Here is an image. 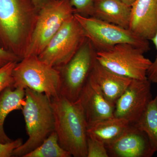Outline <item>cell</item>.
I'll use <instances>...</instances> for the list:
<instances>
[{"mask_svg":"<svg viewBox=\"0 0 157 157\" xmlns=\"http://www.w3.org/2000/svg\"><path fill=\"white\" fill-rule=\"evenodd\" d=\"M39 10L33 0H0V42L21 60L30 43Z\"/></svg>","mask_w":157,"mask_h":157,"instance_id":"cell-1","label":"cell"},{"mask_svg":"<svg viewBox=\"0 0 157 157\" xmlns=\"http://www.w3.org/2000/svg\"><path fill=\"white\" fill-rule=\"evenodd\" d=\"M59 143L74 157H87V124L81 105L61 95L51 99Z\"/></svg>","mask_w":157,"mask_h":157,"instance_id":"cell-2","label":"cell"},{"mask_svg":"<svg viewBox=\"0 0 157 157\" xmlns=\"http://www.w3.org/2000/svg\"><path fill=\"white\" fill-rule=\"evenodd\" d=\"M29 138L13 151L12 157H23L42 144L54 131V117L51 100L43 93L25 89L21 109Z\"/></svg>","mask_w":157,"mask_h":157,"instance_id":"cell-3","label":"cell"},{"mask_svg":"<svg viewBox=\"0 0 157 157\" xmlns=\"http://www.w3.org/2000/svg\"><path fill=\"white\" fill-rule=\"evenodd\" d=\"M13 88H29L43 93L51 100L60 95L61 79L56 68L38 56L24 58L15 65L12 74Z\"/></svg>","mask_w":157,"mask_h":157,"instance_id":"cell-4","label":"cell"},{"mask_svg":"<svg viewBox=\"0 0 157 157\" xmlns=\"http://www.w3.org/2000/svg\"><path fill=\"white\" fill-rule=\"evenodd\" d=\"M84 30L86 38L98 52L109 50L120 44H130L146 52L150 49L147 39L135 34L129 29L106 22L95 17L74 14Z\"/></svg>","mask_w":157,"mask_h":157,"instance_id":"cell-5","label":"cell"},{"mask_svg":"<svg viewBox=\"0 0 157 157\" xmlns=\"http://www.w3.org/2000/svg\"><path fill=\"white\" fill-rule=\"evenodd\" d=\"M97 52L87 38L67 63L55 67L60 76V95L72 102L78 101L97 61Z\"/></svg>","mask_w":157,"mask_h":157,"instance_id":"cell-6","label":"cell"},{"mask_svg":"<svg viewBox=\"0 0 157 157\" xmlns=\"http://www.w3.org/2000/svg\"><path fill=\"white\" fill-rule=\"evenodd\" d=\"M74 14L70 0H51L41 8L24 58L38 56L65 21Z\"/></svg>","mask_w":157,"mask_h":157,"instance_id":"cell-7","label":"cell"},{"mask_svg":"<svg viewBox=\"0 0 157 157\" xmlns=\"http://www.w3.org/2000/svg\"><path fill=\"white\" fill-rule=\"evenodd\" d=\"M142 49L130 44H118L108 50L97 52V59L107 69L132 79H147L152 62Z\"/></svg>","mask_w":157,"mask_h":157,"instance_id":"cell-8","label":"cell"},{"mask_svg":"<svg viewBox=\"0 0 157 157\" xmlns=\"http://www.w3.org/2000/svg\"><path fill=\"white\" fill-rule=\"evenodd\" d=\"M86 39L84 30L73 14L65 21L38 57L54 67L63 66L75 55Z\"/></svg>","mask_w":157,"mask_h":157,"instance_id":"cell-9","label":"cell"},{"mask_svg":"<svg viewBox=\"0 0 157 157\" xmlns=\"http://www.w3.org/2000/svg\"><path fill=\"white\" fill-rule=\"evenodd\" d=\"M151 83L147 78L132 79L116 103L114 117L137 124L153 99Z\"/></svg>","mask_w":157,"mask_h":157,"instance_id":"cell-10","label":"cell"},{"mask_svg":"<svg viewBox=\"0 0 157 157\" xmlns=\"http://www.w3.org/2000/svg\"><path fill=\"white\" fill-rule=\"evenodd\" d=\"M106 147L109 157H151L157 152L136 124H130L120 137Z\"/></svg>","mask_w":157,"mask_h":157,"instance_id":"cell-11","label":"cell"},{"mask_svg":"<svg viewBox=\"0 0 157 157\" xmlns=\"http://www.w3.org/2000/svg\"><path fill=\"white\" fill-rule=\"evenodd\" d=\"M77 101L81 105L87 125L114 117L115 104L104 97L90 77Z\"/></svg>","mask_w":157,"mask_h":157,"instance_id":"cell-12","label":"cell"},{"mask_svg":"<svg viewBox=\"0 0 157 157\" xmlns=\"http://www.w3.org/2000/svg\"><path fill=\"white\" fill-rule=\"evenodd\" d=\"M129 29L151 40L157 32V0H136L131 6Z\"/></svg>","mask_w":157,"mask_h":157,"instance_id":"cell-13","label":"cell"},{"mask_svg":"<svg viewBox=\"0 0 157 157\" xmlns=\"http://www.w3.org/2000/svg\"><path fill=\"white\" fill-rule=\"evenodd\" d=\"M90 78L98 85L104 97L115 105L132 80L112 72L97 59Z\"/></svg>","mask_w":157,"mask_h":157,"instance_id":"cell-14","label":"cell"},{"mask_svg":"<svg viewBox=\"0 0 157 157\" xmlns=\"http://www.w3.org/2000/svg\"><path fill=\"white\" fill-rule=\"evenodd\" d=\"M131 11L120 0H94L92 17L129 29Z\"/></svg>","mask_w":157,"mask_h":157,"instance_id":"cell-15","label":"cell"},{"mask_svg":"<svg viewBox=\"0 0 157 157\" xmlns=\"http://www.w3.org/2000/svg\"><path fill=\"white\" fill-rule=\"evenodd\" d=\"M129 124L126 120L113 117L87 125V135L103 142L106 146L120 137Z\"/></svg>","mask_w":157,"mask_h":157,"instance_id":"cell-16","label":"cell"},{"mask_svg":"<svg viewBox=\"0 0 157 157\" xmlns=\"http://www.w3.org/2000/svg\"><path fill=\"white\" fill-rule=\"evenodd\" d=\"M25 89L8 87L0 93V142L12 141L6 135L4 122L7 116L12 111L22 109L25 104Z\"/></svg>","mask_w":157,"mask_h":157,"instance_id":"cell-17","label":"cell"},{"mask_svg":"<svg viewBox=\"0 0 157 157\" xmlns=\"http://www.w3.org/2000/svg\"><path fill=\"white\" fill-rule=\"evenodd\" d=\"M136 124L146 134L157 151V94Z\"/></svg>","mask_w":157,"mask_h":157,"instance_id":"cell-18","label":"cell"},{"mask_svg":"<svg viewBox=\"0 0 157 157\" xmlns=\"http://www.w3.org/2000/svg\"><path fill=\"white\" fill-rule=\"evenodd\" d=\"M72 155L60 145L56 132L54 131L42 144L23 157H71Z\"/></svg>","mask_w":157,"mask_h":157,"instance_id":"cell-19","label":"cell"},{"mask_svg":"<svg viewBox=\"0 0 157 157\" xmlns=\"http://www.w3.org/2000/svg\"><path fill=\"white\" fill-rule=\"evenodd\" d=\"M87 157H109L103 142L87 135Z\"/></svg>","mask_w":157,"mask_h":157,"instance_id":"cell-20","label":"cell"},{"mask_svg":"<svg viewBox=\"0 0 157 157\" xmlns=\"http://www.w3.org/2000/svg\"><path fill=\"white\" fill-rule=\"evenodd\" d=\"M17 62H11L0 67V93L8 87L13 88L12 74Z\"/></svg>","mask_w":157,"mask_h":157,"instance_id":"cell-21","label":"cell"},{"mask_svg":"<svg viewBox=\"0 0 157 157\" xmlns=\"http://www.w3.org/2000/svg\"><path fill=\"white\" fill-rule=\"evenodd\" d=\"M94 0H70L74 14L85 16H92Z\"/></svg>","mask_w":157,"mask_h":157,"instance_id":"cell-22","label":"cell"},{"mask_svg":"<svg viewBox=\"0 0 157 157\" xmlns=\"http://www.w3.org/2000/svg\"><path fill=\"white\" fill-rule=\"evenodd\" d=\"M23 144L21 138L12 140L8 143L0 142V157H12L13 151Z\"/></svg>","mask_w":157,"mask_h":157,"instance_id":"cell-23","label":"cell"},{"mask_svg":"<svg viewBox=\"0 0 157 157\" xmlns=\"http://www.w3.org/2000/svg\"><path fill=\"white\" fill-rule=\"evenodd\" d=\"M151 40L157 51V32ZM147 78L151 83H157V55L154 62H152L147 71Z\"/></svg>","mask_w":157,"mask_h":157,"instance_id":"cell-24","label":"cell"},{"mask_svg":"<svg viewBox=\"0 0 157 157\" xmlns=\"http://www.w3.org/2000/svg\"><path fill=\"white\" fill-rule=\"evenodd\" d=\"M21 60L14 54L0 46V67L10 62H18Z\"/></svg>","mask_w":157,"mask_h":157,"instance_id":"cell-25","label":"cell"},{"mask_svg":"<svg viewBox=\"0 0 157 157\" xmlns=\"http://www.w3.org/2000/svg\"><path fill=\"white\" fill-rule=\"evenodd\" d=\"M33 1L37 7L39 9H40L51 0H33Z\"/></svg>","mask_w":157,"mask_h":157,"instance_id":"cell-26","label":"cell"},{"mask_svg":"<svg viewBox=\"0 0 157 157\" xmlns=\"http://www.w3.org/2000/svg\"><path fill=\"white\" fill-rule=\"evenodd\" d=\"M124 4H126L128 6H131L135 2L136 0H120Z\"/></svg>","mask_w":157,"mask_h":157,"instance_id":"cell-27","label":"cell"}]
</instances>
